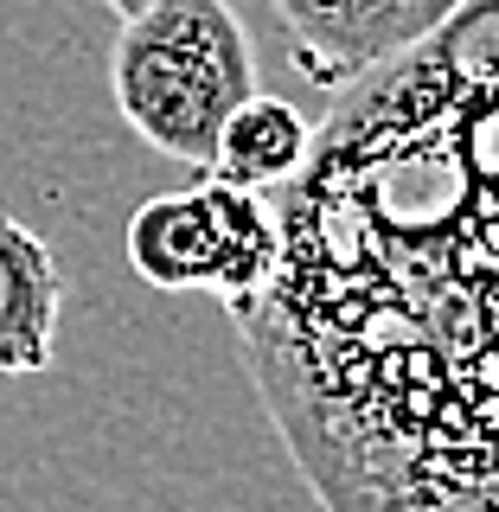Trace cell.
Instances as JSON below:
<instances>
[{
    "label": "cell",
    "instance_id": "3",
    "mask_svg": "<svg viewBox=\"0 0 499 512\" xmlns=\"http://www.w3.org/2000/svg\"><path fill=\"white\" fill-rule=\"evenodd\" d=\"M128 263L154 288H212L224 308H244L276 269V218L231 180L160 192L128 218Z\"/></svg>",
    "mask_w": 499,
    "mask_h": 512
},
{
    "label": "cell",
    "instance_id": "6",
    "mask_svg": "<svg viewBox=\"0 0 499 512\" xmlns=\"http://www.w3.org/2000/svg\"><path fill=\"white\" fill-rule=\"evenodd\" d=\"M308 135L314 128L301 122L295 103H282V96H244L237 103V116L224 122L218 135V154H212V173L231 186H282L288 173L301 167V154H308Z\"/></svg>",
    "mask_w": 499,
    "mask_h": 512
},
{
    "label": "cell",
    "instance_id": "5",
    "mask_svg": "<svg viewBox=\"0 0 499 512\" xmlns=\"http://www.w3.org/2000/svg\"><path fill=\"white\" fill-rule=\"evenodd\" d=\"M58 314H64V276L52 244L13 212H0V378H26L52 365Z\"/></svg>",
    "mask_w": 499,
    "mask_h": 512
},
{
    "label": "cell",
    "instance_id": "2",
    "mask_svg": "<svg viewBox=\"0 0 499 512\" xmlns=\"http://www.w3.org/2000/svg\"><path fill=\"white\" fill-rule=\"evenodd\" d=\"M109 90L154 154L212 167L224 122L256 96V58L231 0H154L128 13L109 52Z\"/></svg>",
    "mask_w": 499,
    "mask_h": 512
},
{
    "label": "cell",
    "instance_id": "7",
    "mask_svg": "<svg viewBox=\"0 0 499 512\" xmlns=\"http://www.w3.org/2000/svg\"><path fill=\"white\" fill-rule=\"evenodd\" d=\"M103 7H116V13H122V20H128V13H141V7H154V0H103Z\"/></svg>",
    "mask_w": 499,
    "mask_h": 512
},
{
    "label": "cell",
    "instance_id": "1",
    "mask_svg": "<svg viewBox=\"0 0 499 512\" xmlns=\"http://www.w3.org/2000/svg\"><path fill=\"white\" fill-rule=\"evenodd\" d=\"M231 308L327 512H499V0L333 90Z\"/></svg>",
    "mask_w": 499,
    "mask_h": 512
},
{
    "label": "cell",
    "instance_id": "4",
    "mask_svg": "<svg viewBox=\"0 0 499 512\" xmlns=\"http://www.w3.org/2000/svg\"><path fill=\"white\" fill-rule=\"evenodd\" d=\"M314 84L340 90L391 52L429 39L461 0H269Z\"/></svg>",
    "mask_w": 499,
    "mask_h": 512
}]
</instances>
